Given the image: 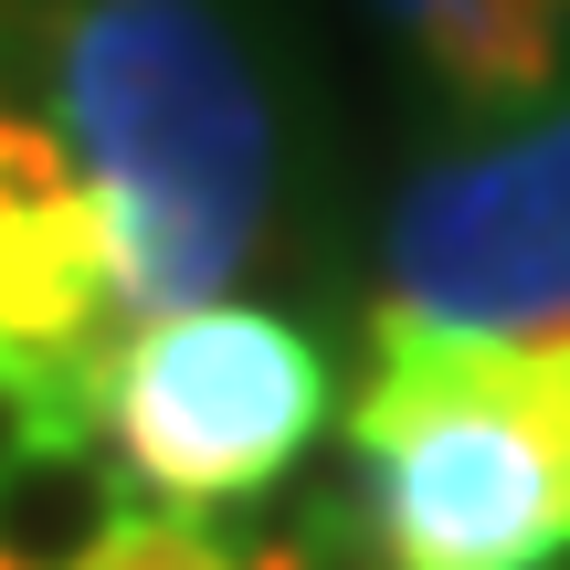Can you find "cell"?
Instances as JSON below:
<instances>
[{"label":"cell","instance_id":"4","mask_svg":"<svg viewBox=\"0 0 570 570\" xmlns=\"http://www.w3.org/2000/svg\"><path fill=\"white\" fill-rule=\"evenodd\" d=\"M381 317L444 338H570V106L412 169L381 223Z\"/></svg>","mask_w":570,"mask_h":570},{"label":"cell","instance_id":"2","mask_svg":"<svg viewBox=\"0 0 570 570\" xmlns=\"http://www.w3.org/2000/svg\"><path fill=\"white\" fill-rule=\"evenodd\" d=\"M348 444L381 570L570 560V338H444L370 317Z\"/></svg>","mask_w":570,"mask_h":570},{"label":"cell","instance_id":"1","mask_svg":"<svg viewBox=\"0 0 570 570\" xmlns=\"http://www.w3.org/2000/svg\"><path fill=\"white\" fill-rule=\"evenodd\" d=\"M42 117L117 244L127 317H190L254 265L285 180L275 85L233 0H42Z\"/></svg>","mask_w":570,"mask_h":570},{"label":"cell","instance_id":"7","mask_svg":"<svg viewBox=\"0 0 570 570\" xmlns=\"http://www.w3.org/2000/svg\"><path fill=\"white\" fill-rule=\"evenodd\" d=\"M96 570H254V550L212 518H138Z\"/></svg>","mask_w":570,"mask_h":570},{"label":"cell","instance_id":"5","mask_svg":"<svg viewBox=\"0 0 570 570\" xmlns=\"http://www.w3.org/2000/svg\"><path fill=\"white\" fill-rule=\"evenodd\" d=\"M454 117H518L570 75V0H370Z\"/></svg>","mask_w":570,"mask_h":570},{"label":"cell","instance_id":"3","mask_svg":"<svg viewBox=\"0 0 570 570\" xmlns=\"http://www.w3.org/2000/svg\"><path fill=\"white\" fill-rule=\"evenodd\" d=\"M106 433L138 497L212 518L265 497L327 423V348L275 306H190L148 317L106 370Z\"/></svg>","mask_w":570,"mask_h":570},{"label":"cell","instance_id":"6","mask_svg":"<svg viewBox=\"0 0 570 570\" xmlns=\"http://www.w3.org/2000/svg\"><path fill=\"white\" fill-rule=\"evenodd\" d=\"M127 529H138V487L85 433H53L0 475V570H96Z\"/></svg>","mask_w":570,"mask_h":570},{"label":"cell","instance_id":"8","mask_svg":"<svg viewBox=\"0 0 570 570\" xmlns=\"http://www.w3.org/2000/svg\"><path fill=\"white\" fill-rule=\"evenodd\" d=\"M53 433H85V412L53 402L42 381H21V370H0V475H11L32 444H53Z\"/></svg>","mask_w":570,"mask_h":570}]
</instances>
